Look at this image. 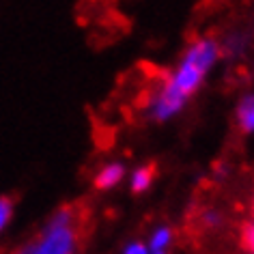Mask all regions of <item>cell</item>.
<instances>
[{
  "instance_id": "cell-9",
  "label": "cell",
  "mask_w": 254,
  "mask_h": 254,
  "mask_svg": "<svg viewBox=\"0 0 254 254\" xmlns=\"http://www.w3.org/2000/svg\"><path fill=\"white\" fill-rule=\"evenodd\" d=\"M11 215H13V205L9 198H0V231L9 224Z\"/></svg>"
},
{
  "instance_id": "cell-6",
  "label": "cell",
  "mask_w": 254,
  "mask_h": 254,
  "mask_svg": "<svg viewBox=\"0 0 254 254\" xmlns=\"http://www.w3.org/2000/svg\"><path fill=\"white\" fill-rule=\"evenodd\" d=\"M153 179H155V173L151 166H136L127 175V183H129V190L134 194L149 192L151 186H153Z\"/></svg>"
},
{
  "instance_id": "cell-8",
  "label": "cell",
  "mask_w": 254,
  "mask_h": 254,
  "mask_svg": "<svg viewBox=\"0 0 254 254\" xmlns=\"http://www.w3.org/2000/svg\"><path fill=\"white\" fill-rule=\"evenodd\" d=\"M241 241H244L246 252H254V215L246 222L244 231H241Z\"/></svg>"
},
{
  "instance_id": "cell-2",
  "label": "cell",
  "mask_w": 254,
  "mask_h": 254,
  "mask_svg": "<svg viewBox=\"0 0 254 254\" xmlns=\"http://www.w3.org/2000/svg\"><path fill=\"white\" fill-rule=\"evenodd\" d=\"M78 246L75 215L71 209H59L43 228V233L17 254H73Z\"/></svg>"
},
{
  "instance_id": "cell-12",
  "label": "cell",
  "mask_w": 254,
  "mask_h": 254,
  "mask_svg": "<svg viewBox=\"0 0 254 254\" xmlns=\"http://www.w3.org/2000/svg\"><path fill=\"white\" fill-rule=\"evenodd\" d=\"M248 254H254V252H248Z\"/></svg>"
},
{
  "instance_id": "cell-5",
  "label": "cell",
  "mask_w": 254,
  "mask_h": 254,
  "mask_svg": "<svg viewBox=\"0 0 254 254\" xmlns=\"http://www.w3.org/2000/svg\"><path fill=\"white\" fill-rule=\"evenodd\" d=\"M149 248V254H170L175 244V231L168 224H160L149 233V239L144 241Z\"/></svg>"
},
{
  "instance_id": "cell-3",
  "label": "cell",
  "mask_w": 254,
  "mask_h": 254,
  "mask_svg": "<svg viewBox=\"0 0 254 254\" xmlns=\"http://www.w3.org/2000/svg\"><path fill=\"white\" fill-rule=\"evenodd\" d=\"M125 177H127V168L123 162H108L97 170V175H95V188L114 190L125 181Z\"/></svg>"
},
{
  "instance_id": "cell-10",
  "label": "cell",
  "mask_w": 254,
  "mask_h": 254,
  "mask_svg": "<svg viewBox=\"0 0 254 254\" xmlns=\"http://www.w3.org/2000/svg\"><path fill=\"white\" fill-rule=\"evenodd\" d=\"M123 254H149V248L144 241H129L123 248Z\"/></svg>"
},
{
  "instance_id": "cell-7",
  "label": "cell",
  "mask_w": 254,
  "mask_h": 254,
  "mask_svg": "<svg viewBox=\"0 0 254 254\" xmlns=\"http://www.w3.org/2000/svg\"><path fill=\"white\" fill-rule=\"evenodd\" d=\"M200 222L205 228H218L222 224V213L218 209H205V211L200 213Z\"/></svg>"
},
{
  "instance_id": "cell-1",
  "label": "cell",
  "mask_w": 254,
  "mask_h": 254,
  "mask_svg": "<svg viewBox=\"0 0 254 254\" xmlns=\"http://www.w3.org/2000/svg\"><path fill=\"white\" fill-rule=\"evenodd\" d=\"M222 59L220 41L200 37L183 50L175 67L147 99V117L155 123H168L186 110L190 99L205 86L207 78Z\"/></svg>"
},
{
  "instance_id": "cell-11",
  "label": "cell",
  "mask_w": 254,
  "mask_h": 254,
  "mask_svg": "<svg viewBox=\"0 0 254 254\" xmlns=\"http://www.w3.org/2000/svg\"><path fill=\"white\" fill-rule=\"evenodd\" d=\"M252 215H254V200H252Z\"/></svg>"
},
{
  "instance_id": "cell-4",
  "label": "cell",
  "mask_w": 254,
  "mask_h": 254,
  "mask_svg": "<svg viewBox=\"0 0 254 254\" xmlns=\"http://www.w3.org/2000/svg\"><path fill=\"white\" fill-rule=\"evenodd\" d=\"M235 123L244 134L254 136V91H248L239 97L235 106Z\"/></svg>"
}]
</instances>
